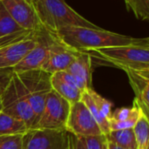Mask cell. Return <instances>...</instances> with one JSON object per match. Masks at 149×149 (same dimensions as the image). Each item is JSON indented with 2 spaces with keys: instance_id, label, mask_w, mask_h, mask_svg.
<instances>
[{
  "instance_id": "6da1fadb",
  "label": "cell",
  "mask_w": 149,
  "mask_h": 149,
  "mask_svg": "<svg viewBox=\"0 0 149 149\" xmlns=\"http://www.w3.org/2000/svg\"><path fill=\"white\" fill-rule=\"evenodd\" d=\"M60 42L77 52L139 44L145 38H137L99 28L67 27L58 30L54 34Z\"/></svg>"
},
{
  "instance_id": "7a4b0ae2",
  "label": "cell",
  "mask_w": 149,
  "mask_h": 149,
  "mask_svg": "<svg viewBox=\"0 0 149 149\" xmlns=\"http://www.w3.org/2000/svg\"><path fill=\"white\" fill-rule=\"evenodd\" d=\"M34 5L38 20L52 34L67 27L99 28L70 7L65 0H38Z\"/></svg>"
},
{
  "instance_id": "3957f363",
  "label": "cell",
  "mask_w": 149,
  "mask_h": 149,
  "mask_svg": "<svg viewBox=\"0 0 149 149\" xmlns=\"http://www.w3.org/2000/svg\"><path fill=\"white\" fill-rule=\"evenodd\" d=\"M123 71H149V38L134 45L100 48L88 52Z\"/></svg>"
},
{
  "instance_id": "277c9868",
  "label": "cell",
  "mask_w": 149,
  "mask_h": 149,
  "mask_svg": "<svg viewBox=\"0 0 149 149\" xmlns=\"http://www.w3.org/2000/svg\"><path fill=\"white\" fill-rule=\"evenodd\" d=\"M1 111L22 120L31 128L35 114L28 100L25 89L16 73H12L4 91L0 95Z\"/></svg>"
},
{
  "instance_id": "5b68a950",
  "label": "cell",
  "mask_w": 149,
  "mask_h": 149,
  "mask_svg": "<svg viewBox=\"0 0 149 149\" xmlns=\"http://www.w3.org/2000/svg\"><path fill=\"white\" fill-rule=\"evenodd\" d=\"M16 74L25 89L28 100L35 114V120L31 127H33L40 117L48 93L52 90L51 86V74L41 69Z\"/></svg>"
},
{
  "instance_id": "8992f818",
  "label": "cell",
  "mask_w": 149,
  "mask_h": 149,
  "mask_svg": "<svg viewBox=\"0 0 149 149\" xmlns=\"http://www.w3.org/2000/svg\"><path fill=\"white\" fill-rule=\"evenodd\" d=\"M71 104L52 90L46 99L43 111L37 123L31 128L65 130L70 113Z\"/></svg>"
},
{
  "instance_id": "52a82bcc",
  "label": "cell",
  "mask_w": 149,
  "mask_h": 149,
  "mask_svg": "<svg viewBox=\"0 0 149 149\" xmlns=\"http://www.w3.org/2000/svg\"><path fill=\"white\" fill-rule=\"evenodd\" d=\"M69 132L29 128L23 134V149H68Z\"/></svg>"
},
{
  "instance_id": "ba28073f",
  "label": "cell",
  "mask_w": 149,
  "mask_h": 149,
  "mask_svg": "<svg viewBox=\"0 0 149 149\" xmlns=\"http://www.w3.org/2000/svg\"><path fill=\"white\" fill-rule=\"evenodd\" d=\"M65 129L77 137L103 134L95 119L81 100L71 105Z\"/></svg>"
},
{
  "instance_id": "9c48e42d",
  "label": "cell",
  "mask_w": 149,
  "mask_h": 149,
  "mask_svg": "<svg viewBox=\"0 0 149 149\" xmlns=\"http://www.w3.org/2000/svg\"><path fill=\"white\" fill-rule=\"evenodd\" d=\"M37 43L35 46L24 57V58L12 68L15 73H20L31 70L41 69L45 63L52 44L57 38L52 33L47 31L44 27L36 31Z\"/></svg>"
},
{
  "instance_id": "30bf717a",
  "label": "cell",
  "mask_w": 149,
  "mask_h": 149,
  "mask_svg": "<svg viewBox=\"0 0 149 149\" xmlns=\"http://www.w3.org/2000/svg\"><path fill=\"white\" fill-rule=\"evenodd\" d=\"M11 17L24 30L35 31L42 28L34 5L26 0H0Z\"/></svg>"
},
{
  "instance_id": "8fae6325",
  "label": "cell",
  "mask_w": 149,
  "mask_h": 149,
  "mask_svg": "<svg viewBox=\"0 0 149 149\" xmlns=\"http://www.w3.org/2000/svg\"><path fill=\"white\" fill-rule=\"evenodd\" d=\"M81 100L89 109L103 134L110 132L109 121L112 116V103L97 93L93 88L83 92Z\"/></svg>"
},
{
  "instance_id": "7c38bea8",
  "label": "cell",
  "mask_w": 149,
  "mask_h": 149,
  "mask_svg": "<svg viewBox=\"0 0 149 149\" xmlns=\"http://www.w3.org/2000/svg\"><path fill=\"white\" fill-rule=\"evenodd\" d=\"M79 52L64 45L57 38L49 49L47 58L43 64L41 70L51 75L65 71L75 59Z\"/></svg>"
},
{
  "instance_id": "4fadbf2b",
  "label": "cell",
  "mask_w": 149,
  "mask_h": 149,
  "mask_svg": "<svg viewBox=\"0 0 149 149\" xmlns=\"http://www.w3.org/2000/svg\"><path fill=\"white\" fill-rule=\"evenodd\" d=\"M36 31L24 39L0 46V70L12 69L24 58L37 43Z\"/></svg>"
},
{
  "instance_id": "5bb4252c",
  "label": "cell",
  "mask_w": 149,
  "mask_h": 149,
  "mask_svg": "<svg viewBox=\"0 0 149 149\" xmlns=\"http://www.w3.org/2000/svg\"><path fill=\"white\" fill-rule=\"evenodd\" d=\"M92 58L88 52H79L65 70L83 92L92 88Z\"/></svg>"
},
{
  "instance_id": "9a60e30c",
  "label": "cell",
  "mask_w": 149,
  "mask_h": 149,
  "mask_svg": "<svg viewBox=\"0 0 149 149\" xmlns=\"http://www.w3.org/2000/svg\"><path fill=\"white\" fill-rule=\"evenodd\" d=\"M126 73L135 95L133 103H134L144 114L148 116L149 71L127 70Z\"/></svg>"
},
{
  "instance_id": "2e32d148",
  "label": "cell",
  "mask_w": 149,
  "mask_h": 149,
  "mask_svg": "<svg viewBox=\"0 0 149 149\" xmlns=\"http://www.w3.org/2000/svg\"><path fill=\"white\" fill-rule=\"evenodd\" d=\"M52 89L67 100L71 105L81 100L83 91L75 83L72 76L65 71L51 75Z\"/></svg>"
},
{
  "instance_id": "e0dca14e",
  "label": "cell",
  "mask_w": 149,
  "mask_h": 149,
  "mask_svg": "<svg viewBox=\"0 0 149 149\" xmlns=\"http://www.w3.org/2000/svg\"><path fill=\"white\" fill-rule=\"evenodd\" d=\"M141 113V109L134 103H133V107L130 108H117L113 113H112L109 121L110 131L134 128Z\"/></svg>"
},
{
  "instance_id": "ac0fdd59",
  "label": "cell",
  "mask_w": 149,
  "mask_h": 149,
  "mask_svg": "<svg viewBox=\"0 0 149 149\" xmlns=\"http://www.w3.org/2000/svg\"><path fill=\"white\" fill-rule=\"evenodd\" d=\"M28 129L22 120L0 110V136L24 134Z\"/></svg>"
},
{
  "instance_id": "d6986e66",
  "label": "cell",
  "mask_w": 149,
  "mask_h": 149,
  "mask_svg": "<svg viewBox=\"0 0 149 149\" xmlns=\"http://www.w3.org/2000/svg\"><path fill=\"white\" fill-rule=\"evenodd\" d=\"M107 141L124 149H137V143L133 128L112 130L106 135Z\"/></svg>"
},
{
  "instance_id": "ffe728a7",
  "label": "cell",
  "mask_w": 149,
  "mask_h": 149,
  "mask_svg": "<svg viewBox=\"0 0 149 149\" xmlns=\"http://www.w3.org/2000/svg\"><path fill=\"white\" fill-rule=\"evenodd\" d=\"M133 129H134V136H135V140L137 143V149H148V116H147L141 112Z\"/></svg>"
},
{
  "instance_id": "44dd1931",
  "label": "cell",
  "mask_w": 149,
  "mask_h": 149,
  "mask_svg": "<svg viewBox=\"0 0 149 149\" xmlns=\"http://www.w3.org/2000/svg\"><path fill=\"white\" fill-rule=\"evenodd\" d=\"M24 31L11 17L0 1V38Z\"/></svg>"
},
{
  "instance_id": "7402d4cb",
  "label": "cell",
  "mask_w": 149,
  "mask_h": 149,
  "mask_svg": "<svg viewBox=\"0 0 149 149\" xmlns=\"http://www.w3.org/2000/svg\"><path fill=\"white\" fill-rule=\"evenodd\" d=\"M127 10H132L135 16L141 20H148L149 0H128Z\"/></svg>"
},
{
  "instance_id": "603a6c76",
  "label": "cell",
  "mask_w": 149,
  "mask_h": 149,
  "mask_svg": "<svg viewBox=\"0 0 149 149\" xmlns=\"http://www.w3.org/2000/svg\"><path fill=\"white\" fill-rule=\"evenodd\" d=\"M0 149H23V134L0 136Z\"/></svg>"
},
{
  "instance_id": "cb8c5ba5",
  "label": "cell",
  "mask_w": 149,
  "mask_h": 149,
  "mask_svg": "<svg viewBox=\"0 0 149 149\" xmlns=\"http://www.w3.org/2000/svg\"><path fill=\"white\" fill-rule=\"evenodd\" d=\"M79 138H81L86 149H104V147L107 141L105 134Z\"/></svg>"
},
{
  "instance_id": "d4e9b609",
  "label": "cell",
  "mask_w": 149,
  "mask_h": 149,
  "mask_svg": "<svg viewBox=\"0 0 149 149\" xmlns=\"http://www.w3.org/2000/svg\"><path fill=\"white\" fill-rule=\"evenodd\" d=\"M12 73V69H4L0 72V95L7 86Z\"/></svg>"
},
{
  "instance_id": "484cf974",
  "label": "cell",
  "mask_w": 149,
  "mask_h": 149,
  "mask_svg": "<svg viewBox=\"0 0 149 149\" xmlns=\"http://www.w3.org/2000/svg\"><path fill=\"white\" fill-rule=\"evenodd\" d=\"M68 149H86L81 138L75 136L69 133V148Z\"/></svg>"
},
{
  "instance_id": "4316f807",
  "label": "cell",
  "mask_w": 149,
  "mask_h": 149,
  "mask_svg": "<svg viewBox=\"0 0 149 149\" xmlns=\"http://www.w3.org/2000/svg\"><path fill=\"white\" fill-rule=\"evenodd\" d=\"M107 149H124L119 146H117L116 144L113 143V142H110V141H107Z\"/></svg>"
},
{
  "instance_id": "83f0119b",
  "label": "cell",
  "mask_w": 149,
  "mask_h": 149,
  "mask_svg": "<svg viewBox=\"0 0 149 149\" xmlns=\"http://www.w3.org/2000/svg\"><path fill=\"white\" fill-rule=\"evenodd\" d=\"M38 1V0H31V3H32V4H35Z\"/></svg>"
},
{
  "instance_id": "f1b7e54d",
  "label": "cell",
  "mask_w": 149,
  "mask_h": 149,
  "mask_svg": "<svg viewBox=\"0 0 149 149\" xmlns=\"http://www.w3.org/2000/svg\"><path fill=\"white\" fill-rule=\"evenodd\" d=\"M104 149H107V143H106V145H105V147H104Z\"/></svg>"
},
{
  "instance_id": "f546056e",
  "label": "cell",
  "mask_w": 149,
  "mask_h": 149,
  "mask_svg": "<svg viewBox=\"0 0 149 149\" xmlns=\"http://www.w3.org/2000/svg\"><path fill=\"white\" fill-rule=\"evenodd\" d=\"M26 1L29 2V3H31V0H26Z\"/></svg>"
},
{
  "instance_id": "4dcf8cb0",
  "label": "cell",
  "mask_w": 149,
  "mask_h": 149,
  "mask_svg": "<svg viewBox=\"0 0 149 149\" xmlns=\"http://www.w3.org/2000/svg\"><path fill=\"white\" fill-rule=\"evenodd\" d=\"M124 1H125V3H126V4H127V1H128V0H124Z\"/></svg>"
},
{
  "instance_id": "1f68e13d",
  "label": "cell",
  "mask_w": 149,
  "mask_h": 149,
  "mask_svg": "<svg viewBox=\"0 0 149 149\" xmlns=\"http://www.w3.org/2000/svg\"><path fill=\"white\" fill-rule=\"evenodd\" d=\"M0 110H1V101H0Z\"/></svg>"
}]
</instances>
